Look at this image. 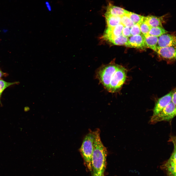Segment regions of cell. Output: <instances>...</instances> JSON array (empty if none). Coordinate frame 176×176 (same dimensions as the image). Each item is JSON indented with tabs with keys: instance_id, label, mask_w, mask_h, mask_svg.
Instances as JSON below:
<instances>
[{
	"instance_id": "3",
	"label": "cell",
	"mask_w": 176,
	"mask_h": 176,
	"mask_svg": "<svg viewBox=\"0 0 176 176\" xmlns=\"http://www.w3.org/2000/svg\"><path fill=\"white\" fill-rule=\"evenodd\" d=\"M94 137L95 131L90 130L84 137L79 150L87 167L90 171L92 170L91 158Z\"/></svg>"
},
{
	"instance_id": "16",
	"label": "cell",
	"mask_w": 176,
	"mask_h": 176,
	"mask_svg": "<svg viewBox=\"0 0 176 176\" xmlns=\"http://www.w3.org/2000/svg\"><path fill=\"white\" fill-rule=\"evenodd\" d=\"M126 15L133 22L134 24H140L144 19V16L129 11Z\"/></svg>"
},
{
	"instance_id": "19",
	"label": "cell",
	"mask_w": 176,
	"mask_h": 176,
	"mask_svg": "<svg viewBox=\"0 0 176 176\" xmlns=\"http://www.w3.org/2000/svg\"><path fill=\"white\" fill-rule=\"evenodd\" d=\"M18 83V82H9L3 80H0V103L1 95L4 90L9 86Z\"/></svg>"
},
{
	"instance_id": "11",
	"label": "cell",
	"mask_w": 176,
	"mask_h": 176,
	"mask_svg": "<svg viewBox=\"0 0 176 176\" xmlns=\"http://www.w3.org/2000/svg\"><path fill=\"white\" fill-rule=\"evenodd\" d=\"M144 19L151 27L162 26V17L150 15L144 17Z\"/></svg>"
},
{
	"instance_id": "24",
	"label": "cell",
	"mask_w": 176,
	"mask_h": 176,
	"mask_svg": "<svg viewBox=\"0 0 176 176\" xmlns=\"http://www.w3.org/2000/svg\"><path fill=\"white\" fill-rule=\"evenodd\" d=\"M3 74V73L0 70V78L2 77Z\"/></svg>"
},
{
	"instance_id": "2",
	"label": "cell",
	"mask_w": 176,
	"mask_h": 176,
	"mask_svg": "<svg viewBox=\"0 0 176 176\" xmlns=\"http://www.w3.org/2000/svg\"><path fill=\"white\" fill-rule=\"evenodd\" d=\"M94 131L93 149L91 158L93 176H104L107 151L101 140L99 129H97Z\"/></svg>"
},
{
	"instance_id": "23",
	"label": "cell",
	"mask_w": 176,
	"mask_h": 176,
	"mask_svg": "<svg viewBox=\"0 0 176 176\" xmlns=\"http://www.w3.org/2000/svg\"><path fill=\"white\" fill-rule=\"evenodd\" d=\"M45 4L46 5L49 11H51V8L49 2L47 1L46 2H45Z\"/></svg>"
},
{
	"instance_id": "20",
	"label": "cell",
	"mask_w": 176,
	"mask_h": 176,
	"mask_svg": "<svg viewBox=\"0 0 176 176\" xmlns=\"http://www.w3.org/2000/svg\"><path fill=\"white\" fill-rule=\"evenodd\" d=\"M130 33L132 36L141 34L139 24H134L131 28Z\"/></svg>"
},
{
	"instance_id": "21",
	"label": "cell",
	"mask_w": 176,
	"mask_h": 176,
	"mask_svg": "<svg viewBox=\"0 0 176 176\" xmlns=\"http://www.w3.org/2000/svg\"><path fill=\"white\" fill-rule=\"evenodd\" d=\"M131 28L124 26L122 30V34L124 36L128 37L132 36L130 33Z\"/></svg>"
},
{
	"instance_id": "9",
	"label": "cell",
	"mask_w": 176,
	"mask_h": 176,
	"mask_svg": "<svg viewBox=\"0 0 176 176\" xmlns=\"http://www.w3.org/2000/svg\"><path fill=\"white\" fill-rule=\"evenodd\" d=\"M170 158L165 165L168 176H176V147H174Z\"/></svg>"
},
{
	"instance_id": "14",
	"label": "cell",
	"mask_w": 176,
	"mask_h": 176,
	"mask_svg": "<svg viewBox=\"0 0 176 176\" xmlns=\"http://www.w3.org/2000/svg\"><path fill=\"white\" fill-rule=\"evenodd\" d=\"M128 40V38L123 35L114 37L109 40V41L114 45H125Z\"/></svg>"
},
{
	"instance_id": "8",
	"label": "cell",
	"mask_w": 176,
	"mask_h": 176,
	"mask_svg": "<svg viewBox=\"0 0 176 176\" xmlns=\"http://www.w3.org/2000/svg\"><path fill=\"white\" fill-rule=\"evenodd\" d=\"M176 45V37L174 35L166 33L158 38L157 47H164Z\"/></svg>"
},
{
	"instance_id": "7",
	"label": "cell",
	"mask_w": 176,
	"mask_h": 176,
	"mask_svg": "<svg viewBox=\"0 0 176 176\" xmlns=\"http://www.w3.org/2000/svg\"><path fill=\"white\" fill-rule=\"evenodd\" d=\"M156 52L164 59L170 60L176 59V46L164 47H157Z\"/></svg>"
},
{
	"instance_id": "5",
	"label": "cell",
	"mask_w": 176,
	"mask_h": 176,
	"mask_svg": "<svg viewBox=\"0 0 176 176\" xmlns=\"http://www.w3.org/2000/svg\"><path fill=\"white\" fill-rule=\"evenodd\" d=\"M129 37L125 45L126 46L142 49L146 48L145 43V36L142 34Z\"/></svg>"
},
{
	"instance_id": "13",
	"label": "cell",
	"mask_w": 176,
	"mask_h": 176,
	"mask_svg": "<svg viewBox=\"0 0 176 176\" xmlns=\"http://www.w3.org/2000/svg\"><path fill=\"white\" fill-rule=\"evenodd\" d=\"M107 27L113 28L121 23V17L113 16L105 14Z\"/></svg>"
},
{
	"instance_id": "15",
	"label": "cell",
	"mask_w": 176,
	"mask_h": 176,
	"mask_svg": "<svg viewBox=\"0 0 176 176\" xmlns=\"http://www.w3.org/2000/svg\"><path fill=\"white\" fill-rule=\"evenodd\" d=\"M168 32L165 30L162 26L151 27L149 33V34L157 37L167 33Z\"/></svg>"
},
{
	"instance_id": "12",
	"label": "cell",
	"mask_w": 176,
	"mask_h": 176,
	"mask_svg": "<svg viewBox=\"0 0 176 176\" xmlns=\"http://www.w3.org/2000/svg\"><path fill=\"white\" fill-rule=\"evenodd\" d=\"M145 36V43L146 48H149L156 51L158 37L147 34Z\"/></svg>"
},
{
	"instance_id": "10",
	"label": "cell",
	"mask_w": 176,
	"mask_h": 176,
	"mask_svg": "<svg viewBox=\"0 0 176 176\" xmlns=\"http://www.w3.org/2000/svg\"><path fill=\"white\" fill-rule=\"evenodd\" d=\"M128 11L121 8L109 4L105 14L113 16L121 17L127 14Z\"/></svg>"
},
{
	"instance_id": "17",
	"label": "cell",
	"mask_w": 176,
	"mask_h": 176,
	"mask_svg": "<svg viewBox=\"0 0 176 176\" xmlns=\"http://www.w3.org/2000/svg\"><path fill=\"white\" fill-rule=\"evenodd\" d=\"M140 28L141 33L144 36L149 34V33L151 28L144 19L140 23Z\"/></svg>"
},
{
	"instance_id": "1",
	"label": "cell",
	"mask_w": 176,
	"mask_h": 176,
	"mask_svg": "<svg viewBox=\"0 0 176 176\" xmlns=\"http://www.w3.org/2000/svg\"><path fill=\"white\" fill-rule=\"evenodd\" d=\"M127 70L123 66L111 62L101 67L96 73L100 82L108 91L117 92L125 82Z\"/></svg>"
},
{
	"instance_id": "4",
	"label": "cell",
	"mask_w": 176,
	"mask_h": 176,
	"mask_svg": "<svg viewBox=\"0 0 176 176\" xmlns=\"http://www.w3.org/2000/svg\"><path fill=\"white\" fill-rule=\"evenodd\" d=\"M176 105L171 102L162 110L157 114L152 116L149 122L154 124L162 121H169L176 115Z\"/></svg>"
},
{
	"instance_id": "22",
	"label": "cell",
	"mask_w": 176,
	"mask_h": 176,
	"mask_svg": "<svg viewBox=\"0 0 176 176\" xmlns=\"http://www.w3.org/2000/svg\"><path fill=\"white\" fill-rule=\"evenodd\" d=\"M171 102L176 105V89L173 90L171 97Z\"/></svg>"
},
{
	"instance_id": "6",
	"label": "cell",
	"mask_w": 176,
	"mask_h": 176,
	"mask_svg": "<svg viewBox=\"0 0 176 176\" xmlns=\"http://www.w3.org/2000/svg\"><path fill=\"white\" fill-rule=\"evenodd\" d=\"M173 90L159 99L155 104L153 110L152 116L155 115L161 111L171 102V97Z\"/></svg>"
},
{
	"instance_id": "18",
	"label": "cell",
	"mask_w": 176,
	"mask_h": 176,
	"mask_svg": "<svg viewBox=\"0 0 176 176\" xmlns=\"http://www.w3.org/2000/svg\"><path fill=\"white\" fill-rule=\"evenodd\" d=\"M121 22L124 26L130 28L134 24L133 22L126 14L121 17Z\"/></svg>"
}]
</instances>
